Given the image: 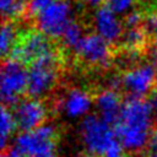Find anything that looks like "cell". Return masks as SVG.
Listing matches in <instances>:
<instances>
[{
  "mask_svg": "<svg viewBox=\"0 0 157 157\" xmlns=\"http://www.w3.org/2000/svg\"><path fill=\"white\" fill-rule=\"evenodd\" d=\"M152 113L147 101L144 98L128 97L118 124L114 126L120 146L128 152H140L148 146L152 125Z\"/></svg>",
  "mask_w": 157,
  "mask_h": 157,
  "instance_id": "obj_1",
  "label": "cell"
},
{
  "mask_svg": "<svg viewBox=\"0 0 157 157\" xmlns=\"http://www.w3.org/2000/svg\"><path fill=\"white\" fill-rule=\"evenodd\" d=\"M61 60L63 56L58 48L54 52L39 58L28 66L26 93L31 98L39 99L52 90L56 81Z\"/></svg>",
  "mask_w": 157,
  "mask_h": 157,
  "instance_id": "obj_2",
  "label": "cell"
},
{
  "mask_svg": "<svg viewBox=\"0 0 157 157\" xmlns=\"http://www.w3.org/2000/svg\"><path fill=\"white\" fill-rule=\"evenodd\" d=\"M80 137L83 147L92 156H104V153L118 142L115 140V130L94 114H88L81 120Z\"/></svg>",
  "mask_w": 157,
  "mask_h": 157,
  "instance_id": "obj_3",
  "label": "cell"
},
{
  "mask_svg": "<svg viewBox=\"0 0 157 157\" xmlns=\"http://www.w3.org/2000/svg\"><path fill=\"white\" fill-rule=\"evenodd\" d=\"M58 49L53 38L36 28H28L18 36L9 58L29 66L39 58ZM7 59V58H6Z\"/></svg>",
  "mask_w": 157,
  "mask_h": 157,
  "instance_id": "obj_4",
  "label": "cell"
},
{
  "mask_svg": "<svg viewBox=\"0 0 157 157\" xmlns=\"http://www.w3.org/2000/svg\"><path fill=\"white\" fill-rule=\"evenodd\" d=\"M56 129L44 124L34 130L18 134L12 148L28 157H56Z\"/></svg>",
  "mask_w": 157,
  "mask_h": 157,
  "instance_id": "obj_5",
  "label": "cell"
},
{
  "mask_svg": "<svg viewBox=\"0 0 157 157\" xmlns=\"http://www.w3.org/2000/svg\"><path fill=\"white\" fill-rule=\"evenodd\" d=\"M28 74L25 65L11 58L2 60L1 99L4 107L13 108L21 101L20 94L27 88Z\"/></svg>",
  "mask_w": 157,
  "mask_h": 157,
  "instance_id": "obj_6",
  "label": "cell"
},
{
  "mask_svg": "<svg viewBox=\"0 0 157 157\" xmlns=\"http://www.w3.org/2000/svg\"><path fill=\"white\" fill-rule=\"evenodd\" d=\"M70 5L65 0H53L44 10H42L37 16V26L40 32L50 38H60L64 33L66 26L71 20H69Z\"/></svg>",
  "mask_w": 157,
  "mask_h": 157,
  "instance_id": "obj_7",
  "label": "cell"
},
{
  "mask_svg": "<svg viewBox=\"0 0 157 157\" xmlns=\"http://www.w3.org/2000/svg\"><path fill=\"white\" fill-rule=\"evenodd\" d=\"M75 53L78 60L88 67L107 66L114 55L108 42L99 34L85 36L75 48Z\"/></svg>",
  "mask_w": 157,
  "mask_h": 157,
  "instance_id": "obj_8",
  "label": "cell"
},
{
  "mask_svg": "<svg viewBox=\"0 0 157 157\" xmlns=\"http://www.w3.org/2000/svg\"><path fill=\"white\" fill-rule=\"evenodd\" d=\"M123 87L128 91L129 97L142 98L150 94L153 86L157 83V70L155 64H145L137 67L129 69L123 72Z\"/></svg>",
  "mask_w": 157,
  "mask_h": 157,
  "instance_id": "obj_9",
  "label": "cell"
},
{
  "mask_svg": "<svg viewBox=\"0 0 157 157\" xmlns=\"http://www.w3.org/2000/svg\"><path fill=\"white\" fill-rule=\"evenodd\" d=\"M16 126L23 131L34 130L45 121L47 108L44 103L37 98H21L12 110Z\"/></svg>",
  "mask_w": 157,
  "mask_h": 157,
  "instance_id": "obj_10",
  "label": "cell"
},
{
  "mask_svg": "<svg viewBox=\"0 0 157 157\" xmlns=\"http://www.w3.org/2000/svg\"><path fill=\"white\" fill-rule=\"evenodd\" d=\"M94 103L98 109L99 118H102L109 125L115 126L120 119L124 103L121 102V97L118 94V92L112 90H104L96 96Z\"/></svg>",
  "mask_w": 157,
  "mask_h": 157,
  "instance_id": "obj_11",
  "label": "cell"
},
{
  "mask_svg": "<svg viewBox=\"0 0 157 157\" xmlns=\"http://www.w3.org/2000/svg\"><path fill=\"white\" fill-rule=\"evenodd\" d=\"M94 21H96V28L98 31V34L107 42H114L119 39L124 31L123 23L117 21L114 12L105 4L98 7Z\"/></svg>",
  "mask_w": 157,
  "mask_h": 157,
  "instance_id": "obj_12",
  "label": "cell"
},
{
  "mask_svg": "<svg viewBox=\"0 0 157 157\" xmlns=\"http://www.w3.org/2000/svg\"><path fill=\"white\" fill-rule=\"evenodd\" d=\"M92 105L90 94L81 90H71L61 103V109L69 118H80L85 115Z\"/></svg>",
  "mask_w": 157,
  "mask_h": 157,
  "instance_id": "obj_13",
  "label": "cell"
},
{
  "mask_svg": "<svg viewBox=\"0 0 157 157\" xmlns=\"http://www.w3.org/2000/svg\"><path fill=\"white\" fill-rule=\"evenodd\" d=\"M18 36L16 34V26L13 21H2L1 26V55L2 60L9 58Z\"/></svg>",
  "mask_w": 157,
  "mask_h": 157,
  "instance_id": "obj_14",
  "label": "cell"
},
{
  "mask_svg": "<svg viewBox=\"0 0 157 157\" xmlns=\"http://www.w3.org/2000/svg\"><path fill=\"white\" fill-rule=\"evenodd\" d=\"M16 121L13 118L12 112L7 109L6 107H1V148L4 150L7 145V141L10 140L13 130L16 129Z\"/></svg>",
  "mask_w": 157,
  "mask_h": 157,
  "instance_id": "obj_15",
  "label": "cell"
},
{
  "mask_svg": "<svg viewBox=\"0 0 157 157\" xmlns=\"http://www.w3.org/2000/svg\"><path fill=\"white\" fill-rule=\"evenodd\" d=\"M60 38H61V43L64 44V47L75 49L77 44L80 43V40L83 38L81 26L75 21H70Z\"/></svg>",
  "mask_w": 157,
  "mask_h": 157,
  "instance_id": "obj_16",
  "label": "cell"
},
{
  "mask_svg": "<svg viewBox=\"0 0 157 157\" xmlns=\"http://www.w3.org/2000/svg\"><path fill=\"white\" fill-rule=\"evenodd\" d=\"M53 0H31L28 4H26V13L25 17L29 16H37L42 10H44Z\"/></svg>",
  "mask_w": 157,
  "mask_h": 157,
  "instance_id": "obj_17",
  "label": "cell"
},
{
  "mask_svg": "<svg viewBox=\"0 0 157 157\" xmlns=\"http://www.w3.org/2000/svg\"><path fill=\"white\" fill-rule=\"evenodd\" d=\"M132 0H105V5L113 12H121L131 5Z\"/></svg>",
  "mask_w": 157,
  "mask_h": 157,
  "instance_id": "obj_18",
  "label": "cell"
},
{
  "mask_svg": "<svg viewBox=\"0 0 157 157\" xmlns=\"http://www.w3.org/2000/svg\"><path fill=\"white\" fill-rule=\"evenodd\" d=\"M147 102L150 104V108H151V113H152V119L153 121L157 124V83L153 86V88L151 90L150 94H148V98H147Z\"/></svg>",
  "mask_w": 157,
  "mask_h": 157,
  "instance_id": "obj_19",
  "label": "cell"
},
{
  "mask_svg": "<svg viewBox=\"0 0 157 157\" xmlns=\"http://www.w3.org/2000/svg\"><path fill=\"white\" fill-rule=\"evenodd\" d=\"M103 157H128V156L125 155V150L120 146V144L117 142L104 153Z\"/></svg>",
  "mask_w": 157,
  "mask_h": 157,
  "instance_id": "obj_20",
  "label": "cell"
},
{
  "mask_svg": "<svg viewBox=\"0 0 157 157\" xmlns=\"http://www.w3.org/2000/svg\"><path fill=\"white\" fill-rule=\"evenodd\" d=\"M151 152H155L157 151V130L152 131L151 132V136H150V140H148V146Z\"/></svg>",
  "mask_w": 157,
  "mask_h": 157,
  "instance_id": "obj_21",
  "label": "cell"
},
{
  "mask_svg": "<svg viewBox=\"0 0 157 157\" xmlns=\"http://www.w3.org/2000/svg\"><path fill=\"white\" fill-rule=\"evenodd\" d=\"M147 49H150V58L152 59L153 64H157V43L151 44Z\"/></svg>",
  "mask_w": 157,
  "mask_h": 157,
  "instance_id": "obj_22",
  "label": "cell"
},
{
  "mask_svg": "<svg viewBox=\"0 0 157 157\" xmlns=\"http://www.w3.org/2000/svg\"><path fill=\"white\" fill-rule=\"evenodd\" d=\"M7 156H9V157H28V156H26V155L18 152V151H16V150H13V148H11V150L9 151Z\"/></svg>",
  "mask_w": 157,
  "mask_h": 157,
  "instance_id": "obj_23",
  "label": "cell"
},
{
  "mask_svg": "<svg viewBox=\"0 0 157 157\" xmlns=\"http://www.w3.org/2000/svg\"><path fill=\"white\" fill-rule=\"evenodd\" d=\"M90 4H92V5H98V4H101L103 0H87Z\"/></svg>",
  "mask_w": 157,
  "mask_h": 157,
  "instance_id": "obj_24",
  "label": "cell"
},
{
  "mask_svg": "<svg viewBox=\"0 0 157 157\" xmlns=\"http://www.w3.org/2000/svg\"><path fill=\"white\" fill-rule=\"evenodd\" d=\"M146 157H157V151H155V152H150Z\"/></svg>",
  "mask_w": 157,
  "mask_h": 157,
  "instance_id": "obj_25",
  "label": "cell"
},
{
  "mask_svg": "<svg viewBox=\"0 0 157 157\" xmlns=\"http://www.w3.org/2000/svg\"><path fill=\"white\" fill-rule=\"evenodd\" d=\"M1 157H9V156H7V155H2Z\"/></svg>",
  "mask_w": 157,
  "mask_h": 157,
  "instance_id": "obj_26",
  "label": "cell"
},
{
  "mask_svg": "<svg viewBox=\"0 0 157 157\" xmlns=\"http://www.w3.org/2000/svg\"><path fill=\"white\" fill-rule=\"evenodd\" d=\"M22 1H23V0H22Z\"/></svg>",
  "mask_w": 157,
  "mask_h": 157,
  "instance_id": "obj_27",
  "label": "cell"
}]
</instances>
